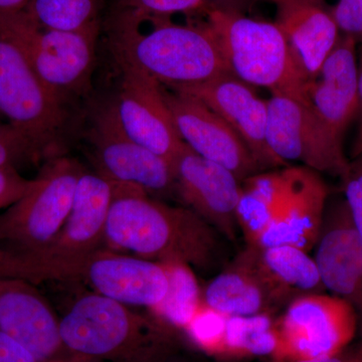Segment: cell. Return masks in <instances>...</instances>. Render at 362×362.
Wrapping results in <instances>:
<instances>
[{
	"instance_id": "obj_1",
	"label": "cell",
	"mask_w": 362,
	"mask_h": 362,
	"mask_svg": "<svg viewBox=\"0 0 362 362\" xmlns=\"http://www.w3.org/2000/svg\"><path fill=\"white\" fill-rule=\"evenodd\" d=\"M216 228L188 207L170 206L131 185L114 183L105 243L158 263L177 262L199 270L218 263Z\"/></svg>"
},
{
	"instance_id": "obj_2",
	"label": "cell",
	"mask_w": 362,
	"mask_h": 362,
	"mask_svg": "<svg viewBox=\"0 0 362 362\" xmlns=\"http://www.w3.org/2000/svg\"><path fill=\"white\" fill-rule=\"evenodd\" d=\"M149 21L153 28L143 33L132 16L114 11L109 35L118 65L142 71L171 90L202 84L230 73L206 23L182 25L169 20Z\"/></svg>"
},
{
	"instance_id": "obj_3",
	"label": "cell",
	"mask_w": 362,
	"mask_h": 362,
	"mask_svg": "<svg viewBox=\"0 0 362 362\" xmlns=\"http://www.w3.org/2000/svg\"><path fill=\"white\" fill-rule=\"evenodd\" d=\"M66 349L111 362H183L170 327L98 293L78 297L59 319Z\"/></svg>"
},
{
	"instance_id": "obj_4",
	"label": "cell",
	"mask_w": 362,
	"mask_h": 362,
	"mask_svg": "<svg viewBox=\"0 0 362 362\" xmlns=\"http://www.w3.org/2000/svg\"><path fill=\"white\" fill-rule=\"evenodd\" d=\"M206 13V25L235 77L252 88L270 90L272 95H284L308 103L312 81L300 68L275 23L216 9H207Z\"/></svg>"
},
{
	"instance_id": "obj_5",
	"label": "cell",
	"mask_w": 362,
	"mask_h": 362,
	"mask_svg": "<svg viewBox=\"0 0 362 362\" xmlns=\"http://www.w3.org/2000/svg\"><path fill=\"white\" fill-rule=\"evenodd\" d=\"M23 11L0 16V116L52 158L66 123L65 105L45 88L28 58Z\"/></svg>"
},
{
	"instance_id": "obj_6",
	"label": "cell",
	"mask_w": 362,
	"mask_h": 362,
	"mask_svg": "<svg viewBox=\"0 0 362 362\" xmlns=\"http://www.w3.org/2000/svg\"><path fill=\"white\" fill-rule=\"evenodd\" d=\"M113 194V182L99 173L84 171L58 235L33 254L0 255V278L21 279L33 284L54 282L66 267L103 249Z\"/></svg>"
},
{
	"instance_id": "obj_7",
	"label": "cell",
	"mask_w": 362,
	"mask_h": 362,
	"mask_svg": "<svg viewBox=\"0 0 362 362\" xmlns=\"http://www.w3.org/2000/svg\"><path fill=\"white\" fill-rule=\"evenodd\" d=\"M84 171L75 159L49 158L20 201L0 214V255L25 256L49 244L70 214Z\"/></svg>"
},
{
	"instance_id": "obj_8",
	"label": "cell",
	"mask_w": 362,
	"mask_h": 362,
	"mask_svg": "<svg viewBox=\"0 0 362 362\" xmlns=\"http://www.w3.org/2000/svg\"><path fill=\"white\" fill-rule=\"evenodd\" d=\"M358 317L346 301L314 293L293 300L276 320L278 347L273 361L288 362L340 354L356 337Z\"/></svg>"
},
{
	"instance_id": "obj_9",
	"label": "cell",
	"mask_w": 362,
	"mask_h": 362,
	"mask_svg": "<svg viewBox=\"0 0 362 362\" xmlns=\"http://www.w3.org/2000/svg\"><path fill=\"white\" fill-rule=\"evenodd\" d=\"M268 102L267 143L285 164L300 162L319 173L343 178L349 162L343 143L316 115L310 105L296 98L272 95Z\"/></svg>"
},
{
	"instance_id": "obj_10",
	"label": "cell",
	"mask_w": 362,
	"mask_h": 362,
	"mask_svg": "<svg viewBox=\"0 0 362 362\" xmlns=\"http://www.w3.org/2000/svg\"><path fill=\"white\" fill-rule=\"evenodd\" d=\"M99 30V23L77 32L42 30L23 11L21 35L30 63L64 105L90 90Z\"/></svg>"
},
{
	"instance_id": "obj_11",
	"label": "cell",
	"mask_w": 362,
	"mask_h": 362,
	"mask_svg": "<svg viewBox=\"0 0 362 362\" xmlns=\"http://www.w3.org/2000/svg\"><path fill=\"white\" fill-rule=\"evenodd\" d=\"M88 136L100 175L148 194H175L171 164L126 133L113 100L95 110Z\"/></svg>"
},
{
	"instance_id": "obj_12",
	"label": "cell",
	"mask_w": 362,
	"mask_h": 362,
	"mask_svg": "<svg viewBox=\"0 0 362 362\" xmlns=\"http://www.w3.org/2000/svg\"><path fill=\"white\" fill-rule=\"evenodd\" d=\"M171 168L175 194L223 237L235 240L242 181L228 169L195 153L185 143Z\"/></svg>"
},
{
	"instance_id": "obj_13",
	"label": "cell",
	"mask_w": 362,
	"mask_h": 362,
	"mask_svg": "<svg viewBox=\"0 0 362 362\" xmlns=\"http://www.w3.org/2000/svg\"><path fill=\"white\" fill-rule=\"evenodd\" d=\"M164 98L181 140L195 153L232 171L240 181L263 171L246 143L206 104L175 90L164 92Z\"/></svg>"
},
{
	"instance_id": "obj_14",
	"label": "cell",
	"mask_w": 362,
	"mask_h": 362,
	"mask_svg": "<svg viewBox=\"0 0 362 362\" xmlns=\"http://www.w3.org/2000/svg\"><path fill=\"white\" fill-rule=\"evenodd\" d=\"M119 66L122 77L113 101L124 130L171 164L185 142L176 130L161 85L134 68Z\"/></svg>"
},
{
	"instance_id": "obj_15",
	"label": "cell",
	"mask_w": 362,
	"mask_h": 362,
	"mask_svg": "<svg viewBox=\"0 0 362 362\" xmlns=\"http://www.w3.org/2000/svg\"><path fill=\"white\" fill-rule=\"evenodd\" d=\"M173 90L197 98L216 112L246 143L262 170L289 166L271 151L267 143L268 102L233 74Z\"/></svg>"
},
{
	"instance_id": "obj_16",
	"label": "cell",
	"mask_w": 362,
	"mask_h": 362,
	"mask_svg": "<svg viewBox=\"0 0 362 362\" xmlns=\"http://www.w3.org/2000/svg\"><path fill=\"white\" fill-rule=\"evenodd\" d=\"M286 170L284 199L255 247L291 246L309 252L322 230L329 188L321 173L313 169L300 165L288 166Z\"/></svg>"
},
{
	"instance_id": "obj_17",
	"label": "cell",
	"mask_w": 362,
	"mask_h": 362,
	"mask_svg": "<svg viewBox=\"0 0 362 362\" xmlns=\"http://www.w3.org/2000/svg\"><path fill=\"white\" fill-rule=\"evenodd\" d=\"M0 331L39 362H54L70 352L62 340L59 320L51 305L28 281L0 278Z\"/></svg>"
},
{
	"instance_id": "obj_18",
	"label": "cell",
	"mask_w": 362,
	"mask_h": 362,
	"mask_svg": "<svg viewBox=\"0 0 362 362\" xmlns=\"http://www.w3.org/2000/svg\"><path fill=\"white\" fill-rule=\"evenodd\" d=\"M77 282L124 305L156 308L165 297L168 273L163 264L100 250L85 259Z\"/></svg>"
},
{
	"instance_id": "obj_19",
	"label": "cell",
	"mask_w": 362,
	"mask_h": 362,
	"mask_svg": "<svg viewBox=\"0 0 362 362\" xmlns=\"http://www.w3.org/2000/svg\"><path fill=\"white\" fill-rule=\"evenodd\" d=\"M315 259L324 289L356 310L362 327V239L344 199L326 209Z\"/></svg>"
},
{
	"instance_id": "obj_20",
	"label": "cell",
	"mask_w": 362,
	"mask_h": 362,
	"mask_svg": "<svg viewBox=\"0 0 362 362\" xmlns=\"http://www.w3.org/2000/svg\"><path fill=\"white\" fill-rule=\"evenodd\" d=\"M308 104L321 122L343 143L358 109V62L356 42L339 37L318 76L310 83Z\"/></svg>"
},
{
	"instance_id": "obj_21",
	"label": "cell",
	"mask_w": 362,
	"mask_h": 362,
	"mask_svg": "<svg viewBox=\"0 0 362 362\" xmlns=\"http://www.w3.org/2000/svg\"><path fill=\"white\" fill-rule=\"evenodd\" d=\"M202 298L207 306L226 316L273 315L286 308L262 271L256 249L249 245L211 281Z\"/></svg>"
},
{
	"instance_id": "obj_22",
	"label": "cell",
	"mask_w": 362,
	"mask_h": 362,
	"mask_svg": "<svg viewBox=\"0 0 362 362\" xmlns=\"http://www.w3.org/2000/svg\"><path fill=\"white\" fill-rule=\"evenodd\" d=\"M276 25L310 81L339 40V30L324 0H278Z\"/></svg>"
},
{
	"instance_id": "obj_23",
	"label": "cell",
	"mask_w": 362,
	"mask_h": 362,
	"mask_svg": "<svg viewBox=\"0 0 362 362\" xmlns=\"http://www.w3.org/2000/svg\"><path fill=\"white\" fill-rule=\"evenodd\" d=\"M287 168L261 171L240 183L237 221L249 246L257 244L280 209L287 190Z\"/></svg>"
},
{
	"instance_id": "obj_24",
	"label": "cell",
	"mask_w": 362,
	"mask_h": 362,
	"mask_svg": "<svg viewBox=\"0 0 362 362\" xmlns=\"http://www.w3.org/2000/svg\"><path fill=\"white\" fill-rule=\"evenodd\" d=\"M255 249L262 271L286 305L298 297L325 290L315 259L308 252L291 246Z\"/></svg>"
},
{
	"instance_id": "obj_25",
	"label": "cell",
	"mask_w": 362,
	"mask_h": 362,
	"mask_svg": "<svg viewBox=\"0 0 362 362\" xmlns=\"http://www.w3.org/2000/svg\"><path fill=\"white\" fill-rule=\"evenodd\" d=\"M162 264L168 273V292L151 311L168 327L185 329L204 304L201 288L192 267L177 262Z\"/></svg>"
},
{
	"instance_id": "obj_26",
	"label": "cell",
	"mask_w": 362,
	"mask_h": 362,
	"mask_svg": "<svg viewBox=\"0 0 362 362\" xmlns=\"http://www.w3.org/2000/svg\"><path fill=\"white\" fill-rule=\"evenodd\" d=\"M278 333L273 315L228 316L223 356L273 358Z\"/></svg>"
},
{
	"instance_id": "obj_27",
	"label": "cell",
	"mask_w": 362,
	"mask_h": 362,
	"mask_svg": "<svg viewBox=\"0 0 362 362\" xmlns=\"http://www.w3.org/2000/svg\"><path fill=\"white\" fill-rule=\"evenodd\" d=\"M101 0H30L25 8L37 28L77 32L99 23Z\"/></svg>"
},
{
	"instance_id": "obj_28",
	"label": "cell",
	"mask_w": 362,
	"mask_h": 362,
	"mask_svg": "<svg viewBox=\"0 0 362 362\" xmlns=\"http://www.w3.org/2000/svg\"><path fill=\"white\" fill-rule=\"evenodd\" d=\"M228 318L204 302L185 330L199 349L211 356H223Z\"/></svg>"
},
{
	"instance_id": "obj_29",
	"label": "cell",
	"mask_w": 362,
	"mask_h": 362,
	"mask_svg": "<svg viewBox=\"0 0 362 362\" xmlns=\"http://www.w3.org/2000/svg\"><path fill=\"white\" fill-rule=\"evenodd\" d=\"M206 0H115L116 13L140 20L168 21L175 13L206 11Z\"/></svg>"
},
{
	"instance_id": "obj_30",
	"label": "cell",
	"mask_w": 362,
	"mask_h": 362,
	"mask_svg": "<svg viewBox=\"0 0 362 362\" xmlns=\"http://www.w3.org/2000/svg\"><path fill=\"white\" fill-rule=\"evenodd\" d=\"M42 157L20 131L11 124H0V166H18L39 161Z\"/></svg>"
},
{
	"instance_id": "obj_31",
	"label": "cell",
	"mask_w": 362,
	"mask_h": 362,
	"mask_svg": "<svg viewBox=\"0 0 362 362\" xmlns=\"http://www.w3.org/2000/svg\"><path fill=\"white\" fill-rule=\"evenodd\" d=\"M342 182L350 218L362 239V154L349 162Z\"/></svg>"
},
{
	"instance_id": "obj_32",
	"label": "cell",
	"mask_w": 362,
	"mask_h": 362,
	"mask_svg": "<svg viewBox=\"0 0 362 362\" xmlns=\"http://www.w3.org/2000/svg\"><path fill=\"white\" fill-rule=\"evenodd\" d=\"M331 13L339 32L362 42V0H338Z\"/></svg>"
},
{
	"instance_id": "obj_33",
	"label": "cell",
	"mask_w": 362,
	"mask_h": 362,
	"mask_svg": "<svg viewBox=\"0 0 362 362\" xmlns=\"http://www.w3.org/2000/svg\"><path fill=\"white\" fill-rule=\"evenodd\" d=\"M32 180L23 177L13 166H0V211H6L20 201Z\"/></svg>"
},
{
	"instance_id": "obj_34",
	"label": "cell",
	"mask_w": 362,
	"mask_h": 362,
	"mask_svg": "<svg viewBox=\"0 0 362 362\" xmlns=\"http://www.w3.org/2000/svg\"><path fill=\"white\" fill-rule=\"evenodd\" d=\"M0 362H39L20 343L0 331Z\"/></svg>"
},
{
	"instance_id": "obj_35",
	"label": "cell",
	"mask_w": 362,
	"mask_h": 362,
	"mask_svg": "<svg viewBox=\"0 0 362 362\" xmlns=\"http://www.w3.org/2000/svg\"><path fill=\"white\" fill-rule=\"evenodd\" d=\"M357 131L352 145V158L362 154V51L358 61V109H357Z\"/></svg>"
},
{
	"instance_id": "obj_36",
	"label": "cell",
	"mask_w": 362,
	"mask_h": 362,
	"mask_svg": "<svg viewBox=\"0 0 362 362\" xmlns=\"http://www.w3.org/2000/svg\"><path fill=\"white\" fill-rule=\"evenodd\" d=\"M288 362H362V342L354 349H345L335 356L320 358L299 359Z\"/></svg>"
},
{
	"instance_id": "obj_37",
	"label": "cell",
	"mask_w": 362,
	"mask_h": 362,
	"mask_svg": "<svg viewBox=\"0 0 362 362\" xmlns=\"http://www.w3.org/2000/svg\"><path fill=\"white\" fill-rule=\"evenodd\" d=\"M247 0H206L207 9L242 13V8Z\"/></svg>"
},
{
	"instance_id": "obj_38",
	"label": "cell",
	"mask_w": 362,
	"mask_h": 362,
	"mask_svg": "<svg viewBox=\"0 0 362 362\" xmlns=\"http://www.w3.org/2000/svg\"><path fill=\"white\" fill-rule=\"evenodd\" d=\"M30 0H0V16H11L25 11Z\"/></svg>"
}]
</instances>
